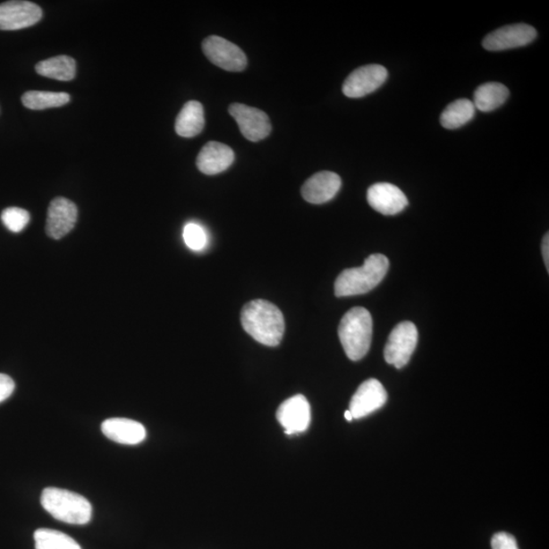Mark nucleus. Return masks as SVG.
I'll list each match as a JSON object with an SVG mask.
<instances>
[{
    "label": "nucleus",
    "mask_w": 549,
    "mask_h": 549,
    "mask_svg": "<svg viewBox=\"0 0 549 549\" xmlns=\"http://www.w3.org/2000/svg\"><path fill=\"white\" fill-rule=\"evenodd\" d=\"M205 126L204 107L198 101L184 104L175 122V131L183 138H194L203 131Z\"/></svg>",
    "instance_id": "nucleus-18"
},
{
    "label": "nucleus",
    "mask_w": 549,
    "mask_h": 549,
    "mask_svg": "<svg viewBox=\"0 0 549 549\" xmlns=\"http://www.w3.org/2000/svg\"><path fill=\"white\" fill-rule=\"evenodd\" d=\"M203 51L207 58L222 70L242 72L247 68L248 58L244 52L222 37H207L203 42Z\"/></svg>",
    "instance_id": "nucleus-6"
},
{
    "label": "nucleus",
    "mask_w": 549,
    "mask_h": 549,
    "mask_svg": "<svg viewBox=\"0 0 549 549\" xmlns=\"http://www.w3.org/2000/svg\"><path fill=\"white\" fill-rule=\"evenodd\" d=\"M234 157V152L229 146L219 142H209L198 153L197 166L204 174L216 175L232 166Z\"/></svg>",
    "instance_id": "nucleus-16"
},
{
    "label": "nucleus",
    "mask_w": 549,
    "mask_h": 549,
    "mask_svg": "<svg viewBox=\"0 0 549 549\" xmlns=\"http://www.w3.org/2000/svg\"><path fill=\"white\" fill-rule=\"evenodd\" d=\"M388 71L380 64H368L356 69L346 79L342 91L346 97L361 98L382 87Z\"/></svg>",
    "instance_id": "nucleus-8"
},
{
    "label": "nucleus",
    "mask_w": 549,
    "mask_h": 549,
    "mask_svg": "<svg viewBox=\"0 0 549 549\" xmlns=\"http://www.w3.org/2000/svg\"><path fill=\"white\" fill-rule=\"evenodd\" d=\"M549 235L548 233L545 234V236L544 237V241H543V255H544V259H545V263L546 265V269L547 271L549 270V255H548V249H549V239H548Z\"/></svg>",
    "instance_id": "nucleus-28"
},
{
    "label": "nucleus",
    "mask_w": 549,
    "mask_h": 549,
    "mask_svg": "<svg viewBox=\"0 0 549 549\" xmlns=\"http://www.w3.org/2000/svg\"><path fill=\"white\" fill-rule=\"evenodd\" d=\"M279 424L289 435L306 432L311 421L308 401L303 395H295L282 403L277 411Z\"/></svg>",
    "instance_id": "nucleus-11"
},
{
    "label": "nucleus",
    "mask_w": 549,
    "mask_h": 549,
    "mask_svg": "<svg viewBox=\"0 0 549 549\" xmlns=\"http://www.w3.org/2000/svg\"><path fill=\"white\" fill-rule=\"evenodd\" d=\"M102 433L109 440L135 446L145 441L146 428L139 422L128 418H109L101 426Z\"/></svg>",
    "instance_id": "nucleus-17"
},
{
    "label": "nucleus",
    "mask_w": 549,
    "mask_h": 549,
    "mask_svg": "<svg viewBox=\"0 0 549 549\" xmlns=\"http://www.w3.org/2000/svg\"><path fill=\"white\" fill-rule=\"evenodd\" d=\"M509 89L500 83H486L479 86L474 93L475 109L482 113H491L500 108L507 101Z\"/></svg>",
    "instance_id": "nucleus-20"
},
{
    "label": "nucleus",
    "mask_w": 549,
    "mask_h": 549,
    "mask_svg": "<svg viewBox=\"0 0 549 549\" xmlns=\"http://www.w3.org/2000/svg\"><path fill=\"white\" fill-rule=\"evenodd\" d=\"M338 334L347 358L353 361L360 360L372 345V315L365 308H351L341 320Z\"/></svg>",
    "instance_id": "nucleus-3"
},
{
    "label": "nucleus",
    "mask_w": 549,
    "mask_h": 549,
    "mask_svg": "<svg viewBox=\"0 0 549 549\" xmlns=\"http://www.w3.org/2000/svg\"><path fill=\"white\" fill-rule=\"evenodd\" d=\"M345 418H346V420H348V421H352V420H353L352 414L351 413V411H350V410H347V411L345 412Z\"/></svg>",
    "instance_id": "nucleus-29"
},
{
    "label": "nucleus",
    "mask_w": 549,
    "mask_h": 549,
    "mask_svg": "<svg viewBox=\"0 0 549 549\" xmlns=\"http://www.w3.org/2000/svg\"><path fill=\"white\" fill-rule=\"evenodd\" d=\"M183 240L191 250H202L206 247L207 234L202 226L188 224L183 229Z\"/></svg>",
    "instance_id": "nucleus-25"
},
{
    "label": "nucleus",
    "mask_w": 549,
    "mask_h": 549,
    "mask_svg": "<svg viewBox=\"0 0 549 549\" xmlns=\"http://www.w3.org/2000/svg\"><path fill=\"white\" fill-rule=\"evenodd\" d=\"M36 549H81L75 539L66 534L42 528L34 533Z\"/></svg>",
    "instance_id": "nucleus-23"
},
{
    "label": "nucleus",
    "mask_w": 549,
    "mask_h": 549,
    "mask_svg": "<svg viewBox=\"0 0 549 549\" xmlns=\"http://www.w3.org/2000/svg\"><path fill=\"white\" fill-rule=\"evenodd\" d=\"M387 400L388 394L384 385L375 378H370L356 391L351 401L350 411L353 419H360L381 410Z\"/></svg>",
    "instance_id": "nucleus-12"
},
{
    "label": "nucleus",
    "mask_w": 549,
    "mask_h": 549,
    "mask_svg": "<svg viewBox=\"0 0 549 549\" xmlns=\"http://www.w3.org/2000/svg\"><path fill=\"white\" fill-rule=\"evenodd\" d=\"M228 110L239 124L242 136L250 142H258L270 135L272 124L264 111L241 103L232 104Z\"/></svg>",
    "instance_id": "nucleus-7"
},
{
    "label": "nucleus",
    "mask_w": 549,
    "mask_h": 549,
    "mask_svg": "<svg viewBox=\"0 0 549 549\" xmlns=\"http://www.w3.org/2000/svg\"><path fill=\"white\" fill-rule=\"evenodd\" d=\"M342 185L340 176L331 172H322L314 174L304 182L301 195L307 202L321 205L329 202L338 194Z\"/></svg>",
    "instance_id": "nucleus-15"
},
{
    "label": "nucleus",
    "mask_w": 549,
    "mask_h": 549,
    "mask_svg": "<svg viewBox=\"0 0 549 549\" xmlns=\"http://www.w3.org/2000/svg\"><path fill=\"white\" fill-rule=\"evenodd\" d=\"M475 106L469 99L452 102L441 115V123L444 129L456 130L469 123L475 115Z\"/></svg>",
    "instance_id": "nucleus-21"
},
{
    "label": "nucleus",
    "mask_w": 549,
    "mask_h": 549,
    "mask_svg": "<svg viewBox=\"0 0 549 549\" xmlns=\"http://www.w3.org/2000/svg\"><path fill=\"white\" fill-rule=\"evenodd\" d=\"M16 388L13 378L7 375L0 374V403L10 398Z\"/></svg>",
    "instance_id": "nucleus-27"
},
{
    "label": "nucleus",
    "mask_w": 549,
    "mask_h": 549,
    "mask_svg": "<svg viewBox=\"0 0 549 549\" xmlns=\"http://www.w3.org/2000/svg\"><path fill=\"white\" fill-rule=\"evenodd\" d=\"M418 332L417 325L411 322L398 324L390 334L384 347V359L396 368L404 367L410 362L417 348Z\"/></svg>",
    "instance_id": "nucleus-5"
},
{
    "label": "nucleus",
    "mask_w": 549,
    "mask_h": 549,
    "mask_svg": "<svg viewBox=\"0 0 549 549\" xmlns=\"http://www.w3.org/2000/svg\"><path fill=\"white\" fill-rule=\"evenodd\" d=\"M44 510L56 519L72 525H85L91 521L93 508L83 495L57 487H47L41 494Z\"/></svg>",
    "instance_id": "nucleus-4"
},
{
    "label": "nucleus",
    "mask_w": 549,
    "mask_h": 549,
    "mask_svg": "<svg viewBox=\"0 0 549 549\" xmlns=\"http://www.w3.org/2000/svg\"><path fill=\"white\" fill-rule=\"evenodd\" d=\"M536 36V30L527 24L504 26L488 34L482 46L488 51L514 49L528 46Z\"/></svg>",
    "instance_id": "nucleus-9"
},
{
    "label": "nucleus",
    "mask_w": 549,
    "mask_h": 549,
    "mask_svg": "<svg viewBox=\"0 0 549 549\" xmlns=\"http://www.w3.org/2000/svg\"><path fill=\"white\" fill-rule=\"evenodd\" d=\"M367 202L374 210L385 216L397 215L408 206L404 192L396 185L387 182L372 185L367 190Z\"/></svg>",
    "instance_id": "nucleus-14"
},
{
    "label": "nucleus",
    "mask_w": 549,
    "mask_h": 549,
    "mask_svg": "<svg viewBox=\"0 0 549 549\" xmlns=\"http://www.w3.org/2000/svg\"><path fill=\"white\" fill-rule=\"evenodd\" d=\"M78 207L65 198H56L49 205L46 220V233L51 239L61 240L75 227Z\"/></svg>",
    "instance_id": "nucleus-13"
},
{
    "label": "nucleus",
    "mask_w": 549,
    "mask_h": 549,
    "mask_svg": "<svg viewBox=\"0 0 549 549\" xmlns=\"http://www.w3.org/2000/svg\"><path fill=\"white\" fill-rule=\"evenodd\" d=\"M389 259L380 254L369 256L359 268L344 270L335 282L337 298L360 295L373 291L389 270Z\"/></svg>",
    "instance_id": "nucleus-2"
},
{
    "label": "nucleus",
    "mask_w": 549,
    "mask_h": 549,
    "mask_svg": "<svg viewBox=\"0 0 549 549\" xmlns=\"http://www.w3.org/2000/svg\"><path fill=\"white\" fill-rule=\"evenodd\" d=\"M492 547L493 549H519L515 537L504 532L495 534L492 539Z\"/></svg>",
    "instance_id": "nucleus-26"
},
{
    "label": "nucleus",
    "mask_w": 549,
    "mask_h": 549,
    "mask_svg": "<svg viewBox=\"0 0 549 549\" xmlns=\"http://www.w3.org/2000/svg\"><path fill=\"white\" fill-rule=\"evenodd\" d=\"M4 225L14 233L23 232L30 222V214L21 207H7L2 214Z\"/></svg>",
    "instance_id": "nucleus-24"
},
{
    "label": "nucleus",
    "mask_w": 549,
    "mask_h": 549,
    "mask_svg": "<svg viewBox=\"0 0 549 549\" xmlns=\"http://www.w3.org/2000/svg\"><path fill=\"white\" fill-rule=\"evenodd\" d=\"M42 16L41 7L31 2L0 4V30L16 31L32 27L38 23Z\"/></svg>",
    "instance_id": "nucleus-10"
},
{
    "label": "nucleus",
    "mask_w": 549,
    "mask_h": 549,
    "mask_svg": "<svg viewBox=\"0 0 549 549\" xmlns=\"http://www.w3.org/2000/svg\"><path fill=\"white\" fill-rule=\"evenodd\" d=\"M35 69L42 77L68 81L76 77L77 63L71 56L58 55L37 63Z\"/></svg>",
    "instance_id": "nucleus-19"
},
{
    "label": "nucleus",
    "mask_w": 549,
    "mask_h": 549,
    "mask_svg": "<svg viewBox=\"0 0 549 549\" xmlns=\"http://www.w3.org/2000/svg\"><path fill=\"white\" fill-rule=\"evenodd\" d=\"M70 100L71 96L63 92L29 91L21 97L24 106L31 110L62 107Z\"/></svg>",
    "instance_id": "nucleus-22"
},
{
    "label": "nucleus",
    "mask_w": 549,
    "mask_h": 549,
    "mask_svg": "<svg viewBox=\"0 0 549 549\" xmlns=\"http://www.w3.org/2000/svg\"><path fill=\"white\" fill-rule=\"evenodd\" d=\"M241 320L244 331L258 343L276 347L283 339V314L270 301L256 300L247 303L241 310Z\"/></svg>",
    "instance_id": "nucleus-1"
}]
</instances>
